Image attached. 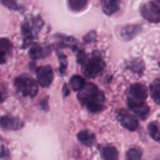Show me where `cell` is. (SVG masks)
Instances as JSON below:
<instances>
[{
	"instance_id": "cell-1",
	"label": "cell",
	"mask_w": 160,
	"mask_h": 160,
	"mask_svg": "<svg viewBox=\"0 0 160 160\" xmlns=\"http://www.w3.org/2000/svg\"><path fill=\"white\" fill-rule=\"evenodd\" d=\"M78 101L93 113L104 110L105 97L104 93L93 83L86 84L78 94Z\"/></svg>"
},
{
	"instance_id": "cell-2",
	"label": "cell",
	"mask_w": 160,
	"mask_h": 160,
	"mask_svg": "<svg viewBox=\"0 0 160 160\" xmlns=\"http://www.w3.org/2000/svg\"><path fill=\"white\" fill-rule=\"evenodd\" d=\"M43 26V21L39 17H29L21 26V32L24 38V47L33 41Z\"/></svg>"
},
{
	"instance_id": "cell-3",
	"label": "cell",
	"mask_w": 160,
	"mask_h": 160,
	"mask_svg": "<svg viewBox=\"0 0 160 160\" xmlns=\"http://www.w3.org/2000/svg\"><path fill=\"white\" fill-rule=\"evenodd\" d=\"M14 87L17 92L23 97L32 98L38 93L36 81L27 74H22L17 77L14 81Z\"/></svg>"
},
{
	"instance_id": "cell-4",
	"label": "cell",
	"mask_w": 160,
	"mask_h": 160,
	"mask_svg": "<svg viewBox=\"0 0 160 160\" xmlns=\"http://www.w3.org/2000/svg\"><path fill=\"white\" fill-rule=\"evenodd\" d=\"M82 72L89 78H94L104 69L105 64L99 54H93L90 58L85 59L82 64Z\"/></svg>"
},
{
	"instance_id": "cell-5",
	"label": "cell",
	"mask_w": 160,
	"mask_h": 160,
	"mask_svg": "<svg viewBox=\"0 0 160 160\" xmlns=\"http://www.w3.org/2000/svg\"><path fill=\"white\" fill-rule=\"evenodd\" d=\"M141 13L143 18L151 23L160 22V7L153 2L144 4L141 8Z\"/></svg>"
},
{
	"instance_id": "cell-6",
	"label": "cell",
	"mask_w": 160,
	"mask_h": 160,
	"mask_svg": "<svg viewBox=\"0 0 160 160\" xmlns=\"http://www.w3.org/2000/svg\"><path fill=\"white\" fill-rule=\"evenodd\" d=\"M117 118L121 125L130 131H135L138 127V121L127 111L121 109L117 111Z\"/></svg>"
},
{
	"instance_id": "cell-7",
	"label": "cell",
	"mask_w": 160,
	"mask_h": 160,
	"mask_svg": "<svg viewBox=\"0 0 160 160\" xmlns=\"http://www.w3.org/2000/svg\"><path fill=\"white\" fill-rule=\"evenodd\" d=\"M37 81L42 87L47 88L50 86L53 79V72L50 66L39 67L36 71Z\"/></svg>"
},
{
	"instance_id": "cell-8",
	"label": "cell",
	"mask_w": 160,
	"mask_h": 160,
	"mask_svg": "<svg viewBox=\"0 0 160 160\" xmlns=\"http://www.w3.org/2000/svg\"><path fill=\"white\" fill-rule=\"evenodd\" d=\"M148 97L147 87L141 83L130 86L128 92V99L135 102H144Z\"/></svg>"
},
{
	"instance_id": "cell-9",
	"label": "cell",
	"mask_w": 160,
	"mask_h": 160,
	"mask_svg": "<svg viewBox=\"0 0 160 160\" xmlns=\"http://www.w3.org/2000/svg\"><path fill=\"white\" fill-rule=\"evenodd\" d=\"M0 127L4 130H18L24 127V122L17 117L4 115L0 118Z\"/></svg>"
},
{
	"instance_id": "cell-10",
	"label": "cell",
	"mask_w": 160,
	"mask_h": 160,
	"mask_svg": "<svg viewBox=\"0 0 160 160\" xmlns=\"http://www.w3.org/2000/svg\"><path fill=\"white\" fill-rule=\"evenodd\" d=\"M142 27L140 24H130L122 27L118 32V35L124 41H130L141 32Z\"/></svg>"
},
{
	"instance_id": "cell-11",
	"label": "cell",
	"mask_w": 160,
	"mask_h": 160,
	"mask_svg": "<svg viewBox=\"0 0 160 160\" xmlns=\"http://www.w3.org/2000/svg\"><path fill=\"white\" fill-rule=\"evenodd\" d=\"M127 104H128L129 108L139 118L144 119L148 115L150 109L144 102H135V101L128 99Z\"/></svg>"
},
{
	"instance_id": "cell-12",
	"label": "cell",
	"mask_w": 160,
	"mask_h": 160,
	"mask_svg": "<svg viewBox=\"0 0 160 160\" xmlns=\"http://www.w3.org/2000/svg\"><path fill=\"white\" fill-rule=\"evenodd\" d=\"M50 53V48L47 45L35 44L32 47L29 51L30 57L33 60L41 59L48 56Z\"/></svg>"
},
{
	"instance_id": "cell-13",
	"label": "cell",
	"mask_w": 160,
	"mask_h": 160,
	"mask_svg": "<svg viewBox=\"0 0 160 160\" xmlns=\"http://www.w3.org/2000/svg\"><path fill=\"white\" fill-rule=\"evenodd\" d=\"M12 44L7 38H0V64H3L11 54Z\"/></svg>"
},
{
	"instance_id": "cell-14",
	"label": "cell",
	"mask_w": 160,
	"mask_h": 160,
	"mask_svg": "<svg viewBox=\"0 0 160 160\" xmlns=\"http://www.w3.org/2000/svg\"><path fill=\"white\" fill-rule=\"evenodd\" d=\"M121 0H102V10L104 13L112 15L119 10Z\"/></svg>"
},
{
	"instance_id": "cell-15",
	"label": "cell",
	"mask_w": 160,
	"mask_h": 160,
	"mask_svg": "<svg viewBox=\"0 0 160 160\" xmlns=\"http://www.w3.org/2000/svg\"><path fill=\"white\" fill-rule=\"evenodd\" d=\"M77 138L82 144L88 146V147L93 145L96 140L95 134L90 130H81L80 132H78Z\"/></svg>"
},
{
	"instance_id": "cell-16",
	"label": "cell",
	"mask_w": 160,
	"mask_h": 160,
	"mask_svg": "<svg viewBox=\"0 0 160 160\" xmlns=\"http://www.w3.org/2000/svg\"><path fill=\"white\" fill-rule=\"evenodd\" d=\"M101 155L103 160H118V151L115 147L111 145L104 146L101 149Z\"/></svg>"
},
{
	"instance_id": "cell-17",
	"label": "cell",
	"mask_w": 160,
	"mask_h": 160,
	"mask_svg": "<svg viewBox=\"0 0 160 160\" xmlns=\"http://www.w3.org/2000/svg\"><path fill=\"white\" fill-rule=\"evenodd\" d=\"M150 94L154 102L160 104V78H156L150 86Z\"/></svg>"
},
{
	"instance_id": "cell-18",
	"label": "cell",
	"mask_w": 160,
	"mask_h": 160,
	"mask_svg": "<svg viewBox=\"0 0 160 160\" xmlns=\"http://www.w3.org/2000/svg\"><path fill=\"white\" fill-rule=\"evenodd\" d=\"M70 85L72 90L75 91H80L86 85L85 79L80 75H74L70 80Z\"/></svg>"
},
{
	"instance_id": "cell-19",
	"label": "cell",
	"mask_w": 160,
	"mask_h": 160,
	"mask_svg": "<svg viewBox=\"0 0 160 160\" xmlns=\"http://www.w3.org/2000/svg\"><path fill=\"white\" fill-rule=\"evenodd\" d=\"M127 67L130 69L131 71H133L134 73L137 74H141L144 72V63L142 62V61H140L138 59L133 60V61H129L128 64H127Z\"/></svg>"
},
{
	"instance_id": "cell-20",
	"label": "cell",
	"mask_w": 160,
	"mask_h": 160,
	"mask_svg": "<svg viewBox=\"0 0 160 160\" xmlns=\"http://www.w3.org/2000/svg\"><path fill=\"white\" fill-rule=\"evenodd\" d=\"M69 7L74 11H81L88 3V0H68Z\"/></svg>"
},
{
	"instance_id": "cell-21",
	"label": "cell",
	"mask_w": 160,
	"mask_h": 160,
	"mask_svg": "<svg viewBox=\"0 0 160 160\" xmlns=\"http://www.w3.org/2000/svg\"><path fill=\"white\" fill-rule=\"evenodd\" d=\"M148 130L151 138L157 142H160V130L155 122H150L148 126Z\"/></svg>"
},
{
	"instance_id": "cell-22",
	"label": "cell",
	"mask_w": 160,
	"mask_h": 160,
	"mask_svg": "<svg viewBox=\"0 0 160 160\" xmlns=\"http://www.w3.org/2000/svg\"><path fill=\"white\" fill-rule=\"evenodd\" d=\"M141 155H142V152L138 148H132L126 155L125 160H141Z\"/></svg>"
},
{
	"instance_id": "cell-23",
	"label": "cell",
	"mask_w": 160,
	"mask_h": 160,
	"mask_svg": "<svg viewBox=\"0 0 160 160\" xmlns=\"http://www.w3.org/2000/svg\"><path fill=\"white\" fill-rule=\"evenodd\" d=\"M18 0H0V2L6 7L13 10H21V7L18 4Z\"/></svg>"
},
{
	"instance_id": "cell-24",
	"label": "cell",
	"mask_w": 160,
	"mask_h": 160,
	"mask_svg": "<svg viewBox=\"0 0 160 160\" xmlns=\"http://www.w3.org/2000/svg\"><path fill=\"white\" fill-rule=\"evenodd\" d=\"M58 56H59L60 59H61V68H60V72L61 73H64V71H65L66 66H67V63H66V58L64 56H63L64 54L62 53H58Z\"/></svg>"
},
{
	"instance_id": "cell-25",
	"label": "cell",
	"mask_w": 160,
	"mask_h": 160,
	"mask_svg": "<svg viewBox=\"0 0 160 160\" xmlns=\"http://www.w3.org/2000/svg\"><path fill=\"white\" fill-rule=\"evenodd\" d=\"M96 38V34L94 32H90V33L87 34L85 37H84V41L87 42H93V40Z\"/></svg>"
},
{
	"instance_id": "cell-26",
	"label": "cell",
	"mask_w": 160,
	"mask_h": 160,
	"mask_svg": "<svg viewBox=\"0 0 160 160\" xmlns=\"http://www.w3.org/2000/svg\"><path fill=\"white\" fill-rule=\"evenodd\" d=\"M68 87L66 85L64 86V87H63V93H64V96H67V95H68Z\"/></svg>"
},
{
	"instance_id": "cell-27",
	"label": "cell",
	"mask_w": 160,
	"mask_h": 160,
	"mask_svg": "<svg viewBox=\"0 0 160 160\" xmlns=\"http://www.w3.org/2000/svg\"><path fill=\"white\" fill-rule=\"evenodd\" d=\"M2 101V93H0V102Z\"/></svg>"
},
{
	"instance_id": "cell-28",
	"label": "cell",
	"mask_w": 160,
	"mask_h": 160,
	"mask_svg": "<svg viewBox=\"0 0 160 160\" xmlns=\"http://www.w3.org/2000/svg\"><path fill=\"white\" fill-rule=\"evenodd\" d=\"M155 1H156V2H159V3H160V0H155Z\"/></svg>"
},
{
	"instance_id": "cell-29",
	"label": "cell",
	"mask_w": 160,
	"mask_h": 160,
	"mask_svg": "<svg viewBox=\"0 0 160 160\" xmlns=\"http://www.w3.org/2000/svg\"><path fill=\"white\" fill-rule=\"evenodd\" d=\"M158 64H159V67H160V61H159V63H158Z\"/></svg>"
},
{
	"instance_id": "cell-30",
	"label": "cell",
	"mask_w": 160,
	"mask_h": 160,
	"mask_svg": "<svg viewBox=\"0 0 160 160\" xmlns=\"http://www.w3.org/2000/svg\"><path fill=\"white\" fill-rule=\"evenodd\" d=\"M156 160H160V158H158V159H156Z\"/></svg>"
}]
</instances>
